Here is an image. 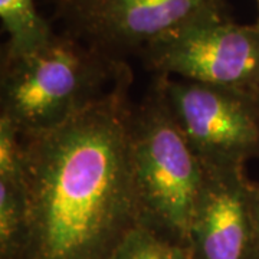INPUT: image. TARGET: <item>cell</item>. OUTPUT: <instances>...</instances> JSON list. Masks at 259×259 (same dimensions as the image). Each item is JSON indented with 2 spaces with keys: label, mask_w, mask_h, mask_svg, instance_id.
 I'll use <instances>...</instances> for the list:
<instances>
[{
  "label": "cell",
  "mask_w": 259,
  "mask_h": 259,
  "mask_svg": "<svg viewBox=\"0 0 259 259\" xmlns=\"http://www.w3.org/2000/svg\"><path fill=\"white\" fill-rule=\"evenodd\" d=\"M127 87L55 128L25 134L20 259H108L140 223Z\"/></svg>",
  "instance_id": "6da1fadb"
},
{
  "label": "cell",
  "mask_w": 259,
  "mask_h": 259,
  "mask_svg": "<svg viewBox=\"0 0 259 259\" xmlns=\"http://www.w3.org/2000/svg\"><path fill=\"white\" fill-rule=\"evenodd\" d=\"M124 59L107 55L71 33L36 49L3 56L2 112L22 136L48 131L130 85Z\"/></svg>",
  "instance_id": "7a4b0ae2"
},
{
  "label": "cell",
  "mask_w": 259,
  "mask_h": 259,
  "mask_svg": "<svg viewBox=\"0 0 259 259\" xmlns=\"http://www.w3.org/2000/svg\"><path fill=\"white\" fill-rule=\"evenodd\" d=\"M130 151L140 223L187 248L203 166L157 85L133 108Z\"/></svg>",
  "instance_id": "3957f363"
},
{
  "label": "cell",
  "mask_w": 259,
  "mask_h": 259,
  "mask_svg": "<svg viewBox=\"0 0 259 259\" xmlns=\"http://www.w3.org/2000/svg\"><path fill=\"white\" fill-rule=\"evenodd\" d=\"M146 68L170 76L259 95V26L226 15L204 19L151 44Z\"/></svg>",
  "instance_id": "277c9868"
},
{
  "label": "cell",
  "mask_w": 259,
  "mask_h": 259,
  "mask_svg": "<svg viewBox=\"0 0 259 259\" xmlns=\"http://www.w3.org/2000/svg\"><path fill=\"white\" fill-rule=\"evenodd\" d=\"M156 85L203 166H243L258 154L259 95L170 76Z\"/></svg>",
  "instance_id": "5b68a950"
},
{
  "label": "cell",
  "mask_w": 259,
  "mask_h": 259,
  "mask_svg": "<svg viewBox=\"0 0 259 259\" xmlns=\"http://www.w3.org/2000/svg\"><path fill=\"white\" fill-rule=\"evenodd\" d=\"M58 13L66 33L118 59L192 23L226 15L225 0H65Z\"/></svg>",
  "instance_id": "8992f818"
},
{
  "label": "cell",
  "mask_w": 259,
  "mask_h": 259,
  "mask_svg": "<svg viewBox=\"0 0 259 259\" xmlns=\"http://www.w3.org/2000/svg\"><path fill=\"white\" fill-rule=\"evenodd\" d=\"M250 186L243 166H203L187 241L190 259H249L256 245Z\"/></svg>",
  "instance_id": "52a82bcc"
},
{
  "label": "cell",
  "mask_w": 259,
  "mask_h": 259,
  "mask_svg": "<svg viewBox=\"0 0 259 259\" xmlns=\"http://www.w3.org/2000/svg\"><path fill=\"white\" fill-rule=\"evenodd\" d=\"M0 18L8 44L3 56L30 52L49 40L55 33L39 15L35 0H0Z\"/></svg>",
  "instance_id": "ba28073f"
},
{
  "label": "cell",
  "mask_w": 259,
  "mask_h": 259,
  "mask_svg": "<svg viewBox=\"0 0 259 259\" xmlns=\"http://www.w3.org/2000/svg\"><path fill=\"white\" fill-rule=\"evenodd\" d=\"M28 226L25 175L22 179L0 177V249L3 259H20Z\"/></svg>",
  "instance_id": "9c48e42d"
},
{
  "label": "cell",
  "mask_w": 259,
  "mask_h": 259,
  "mask_svg": "<svg viewBox=\"0 0 259 259\" xmlns=\"http://www.w3.org/2000/svg\"><path fill=\"white\" fill-rule=\"evenodd\" d=\"M108 259H190V255L185 245L139 223L124 235Z\"/></svg>",
  "instance_id": "30bf717a"
},
{
  "label": "cell",
  "mask_w": 259,
  "mask_h": 259,
  "mask_svg": "<svg viewBox=\"0 0 259 259\" xmlns=\"http://www.w3.org/2000/svg\"><path fill=\"white\" fill-rule=\"evenodd\" d=\"M250 212H252L256 243H259V186H250Z\"/></svg>",
  "instance_id": "8fae6325"
},
{
  "label": "cell",
  "mask_w": 259,
  "mask_h": 259,
  "mask_svg": "<svg viewBox=\"0 0 259 259\" xmlns=\"http://www.w3.org/2000/svg\"><path fill=\"white\" fill-rule=\"evenodd\" d=\"M54 2H55V3H56V8H58L59 5H62V3H64L65 0H54Z\"/></svg>",
  "instance_id": "7c38bea8"
},
{
  "label": "cell",
  "mask_w": 259,
  "mask_h": 259,
  "mask_svg": "<svg viewBox=\"0 0 259 259\" xmlns=\"http://www.w3.org/2000/svg\"><path fill=\"white\" fill-rule=\"evenodd\" d=\"M256 2H258V8H259V0H256ZM258 26H259V22H258Z\"/></svg>",
  "instance_id": "4fadbf2b"
}]
</instances>
